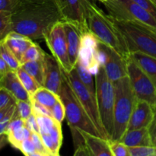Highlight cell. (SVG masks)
<instances>
[{
    "mask_svg": "<svg viewBox=\"0 0 156 156\" xmlns=\"http://www.w3.org/2000/svg\"><path fill=\"white\" fill-rule=\"evenodd\" d=\"M2 42L15 55L20 63L26 50L34 44L33 40L13 30L5 37Z\"/></svg>",
    "mask_w": 156,
    "mask_h": 156,
    "instance_id": "d6986e66",
    "label": "cell"
},
{
    "mask_svg": "<svg viewBox=\"0 0 156 156\" xmlns=\"http://www.w3.org/2000/svg\"><path fill=\"white\" fill-rule=\"evenodd\" d=\"M30 139L32 140L33 143H34L35 147H36L37 151L39 153L40 156H51L49 151L47 150V147L44 145L40 133H32Z\"/></svg>",
    "mask_w": 156,
    "mask_h": 156,
    "instance_id": "e575fe53",
    "label": "cell"
},
{
    "mask_svg": "<svg viewBox=\"0 0 156 156\" xmlns=\"http://www.w3.org/2000/svg\"><path fill=\"white\" fill-rule=\"evenodd\" d=\"M155 146L156 147V136H155Z\"/></svg>",
    "mask_w": 156,
    "mask_h": 156,
    "instance_id": "681fc988",
    "label": "cell"
},
{
    "mask_svg": "<svg viewBox=\"0 0 156 156\" xmlns=\"http://www.w3.org/2000/svg\"><path fill=\"white\" fill-rule=\"evenodd\" d=\"M154 109V117L153 120H152V123H151L150 126L149 127V133L152 136V141H153L154 146H155V136H156V105L153 107Z\"/></svg>",
    "mask_w": 156,
    "mask_h": 156,
    "instance_id": "7bdbcfd3",
    "label": "cell"
},
{
    "mask_svg": "<svg viewBox=\"0 0 156 156\" xmlns=\"http://www.w3.org/2000/svg\"><path fill=\"white\" fill-rule=\"evenodd\" d=\"M141 7L150 12L156 18V3L152 0H133Z\"/></svg>",
    "mask_w": 156,
    "mask_h": 156,
    "instance_id": "60d3db41",
    "label": "cell"
},
{
    "mask_svg": "<svg viewBox=\"0 0 156 156\" xmlns=\"http://www.w3.org/2000/svg\"><path fill=\"white\" fill-rule=\"evenodd\" d=\"M99 46L105 53L103 66L108 79L114 82L127 76L126 59L111 47L100 42Z\"/></svg>",
    "mask_w": 156,
    "mask_h": 156,
    "instance_id": "5bb4252c",
    "label": "cell"
},
{
    "mask_svg": "<svg viewBox=\"0 0 156 156\" xmlns=\"http://www.w3.org/2000/svg\"><path fill=\"white\" fill-rule=\"evenodd\" d=\"M45 54L46 53L43 50V49L37 44L34 42V44L24 53V56L21 59V65L24 62H28V61L44 59Z\"/></svg>",
    "mask_w": 156,
    "mask_h": 156,
    "instance_id": "f1b7e54d",
    "label": "cell"
},
{
    "mask_svg": "<svg viewBox=\"0 0 156 156\" xmlns=\"http://www.w3.org/2000/svg\"><path fill=\"white\" fill-rule=\"evenodd\" d=\"M21 2H34V3H39L44 2L50 1V0H21Z\"/></svg>",
    "mask_w": 156,
    "mask_h": 156,
    "instance_id": "7dc6e473",
    "label": "cell"
},
{
    "mask_svg": "<svg viewBox=\"0 0 156 156\" xmlns=\"http://www.w3.org/2000/svg\"><path fill=\"white\" fill-rule=\"evenodd\" d=\"M32 105V110H33V114L34 116H49V117H52V111L51 109L47 108V107L44 106L41 104L38 103L36 101L30 100Z\"/></svg>",
    "mask_w": 156,
    "mask_h": 156,
    "instance_id": "8d00e7d4",
    "label": "cell"
},
{
    "mask_svg": "<svg viewBox=\"0 0 156 156\" xmlns=\"http://www.w3.org/2000/svg\"><path fill=\"white\" fill-rule=\"evenodd\" d=\"M30 100L36 101L38 103L51 109L59 100V96L48 88L41 86L30 97Z\"/></svg>",
    "mask_w": 156,
    "mask_h": 156,
    "instance_id": "7402d4cb",
    "label": "cell"
},
{
    "mask_svg": "<svg viewBox=\"0 0 156 156\" xmlns=\"http://www.w3.org/2000/svg\"><path fill=\"white\" fill-rule=\"evenodd\" d=\"M62 75L63 79L58 95L65 106L66 117L69 128H78L93 135L102 137L76 97L63 71Z\"/></svg>",
    "mask_w": 156,
    "mask_h": 156,
    "instance_id": "5b68a950",
    "label": "cell"
},
{
    "mask_svg": "<svg viewBox=\"0 0 156 156\" xmlns=\"http://www.w3.org/2000/svg\"><path fill=\"white\" fill-rule=\"evenodd\" d=\"M78 73L81 82L85 85L87 88L91 91V94L96 98V85L95 78L94 75L79 61H77L74 67Z\"/></svg>",
    "mask_w": 156,
    "mask_h": 156,
    "instance_id": "d4e9b609",
    "label": "cell"
},
{
    "mask_svg": "<svg viewBox=\"0 0 156 156\" xmlns=\"http://www.w3.org/2000/svg\"><path fill=\"white\" fill-rule=\"evenodd\" d=\"M21 66L41 86L44 85V59L28 61L21 64Z\"/></svg>",
    "mask_w": 156,
    "mask_h": 156,
    "instance_id": "cb8c5ba5",
    "label": "cell"
},
{
    "mask_svg": "<svg viewBox=\"0 0 156 156\" xmlns=\"http://www.w3.org/2000/svg\"><path fill=\"white\" fill-rule=\"evenodd\" d=\"M99 42L90 32L82 34L78 61L85 66L94 76L101 66L99 59Z\"/></svg>",
    "mask_w": 156,
    "mask_h": 156,
    "instance_id": "7c38bea8",
    "label": "cell"
},
{
    "mask_svg": "<svg viewBox=\"0 0 156 156\" xmlns=\"http://www.w3.org/2000/svg\"><path fill=\"white\" fill-rule=\"evenodd\" d=\"M98 1H99V2H101L104 3V2H105L108 1V0H98Z\"/></svg>",
    "mask_w": 156,
    "mask_h": 156,
    "instance_id": "c3c4849f",
    "label": "cell"
},
{
    "mask_svg": "<svg viewBox=\"0 0 156 156\" xmlns=\"http://www.w3.org/2000/svg\"><path fill=\"white\" fill-rule=\"evenodd\" d=\"M110 141L112 156H129V147L120 141Z\"/></svg>",
    "mask_w": 156,
    "mask_h": 156,
    "instance_id": "d6a6232c",
    "label": "cell"
},
{
    "mask_svg": "<svg viewBox=\"0 0 156 156\" xmlns=\"http://www.w3.org/2000/svg\"><path fill=\"white\" fill-rule=\"evenodd\" d=\"M12 31V13L0 10V41Z\"/></svg>",
    "mask_w": 156,
    "mask_h": 156,
    "instance_id": "4dcf8cb0",
    "label": "cell"
},
{
    "mask_svg": "<svg viewBox=\"0 0 156 156\" xmlns=\"http://www.w3.org/2000/svg\"><path fill=\"white\" fill-rule=\"evenodd\" d=\"M40 128V135L51 156L59 155L62 143L61 123L49 116H35Z\"/></svg>",
    "mask_w": 156,
    "mask_h": 156,
    "instance_id": "8fae6325",
    "label": "cell"
},
{
    "mask_svg": "<svg viewBox=\"0 0 156 156\" xmlns=\"http://www.w3.org/2000/svg\"><path fill=\"white\" fill-rule=\"evenodd\" d=\"M63 75L59 62L53 55L46 53L44 56V79L43 86L56 94H59Z\"/></svg>",
    "mask_w": 156,
    "mask_h": 156,
    "instance_id": "9a60e30c",
    "label": "cell"
},
{
    "mask_svg": "<svg viewBox=\"0 0 156 156\" xmlns=\"http://www.w3.org/2000/svg\"><path fill=\"white\" fill-rule=\"evenodd\" d=\"M24 121H25V126L27 129H30L32 133H40L39 125H38L37 120L34 114H32Z\"/></svg>",
    "mask_w": 156,
    "mask_h": 156,
    "instance_id": "b9f144b4",
    "label": "cell"
},
{
    "mask_svg": "<svg viewBox=\"0 0 156 156\" xmlns=\"http://www.w3.org/2000/svg\"><path fill=\"white\" fill-rule=\"evenodd\" d=\"M21 2V0H0V10L13 13Z\"/></svg>",
    "mask_w": 156,
    "mask_h": 156,
    "instance_id": "74e56055",
    "label": "cell"
},
{
    "mask_svg": "<svg viewBox=\"0 0 156 156\" xmlns=\"http://www.w3.org/2000/svg\"><path fill=\"white\" fill-rule=\"evenodd\" d=\"M115 102L114 110V131L111 141H119L127 130L137 98L128 76L114 82Z\"/></svg>",
    "mask_w": 156,
    "mask_h": 156,
    "instance_id": "3957f363",
    "label": "cell"
},
{
    "mask_svg": "<svg viewBox=\"0 0 156 156\" xmlns=\"http://www.w3.org/2000/svg\"><path fill=\"white\" fill-rule=\"evenodd\" d=\"M1 41H0V44H1Z\"/></svg>",
    "mask_w": 156,
    "mask_h": 156,
    "instance_id": "816d5d0a",
    "label": "cell"
},
{
    "mask_svg": "<svg viewBox=\"0 0 156 156\" xmlns=\"http://www.w3.org/2000/svg\"><path fill=\"white\" fill-rule=\"evenodd\" d=\"M0 56L7 62L12 71H16L21 66V63L15 57V55L11 52V50L8 48L7 46L2 42V41H1V44H0Z\"/></svg>",
    "mask_w": 156,
    "mask_h": 156,
    "instance_id": "f546056e",
    "label": "cell"
},
{
    "mask_svg": "<svg viewBox=\"0 0 156 156\" xmlns=\"http://www.w3.org/2000/svg\"><path fill=\"white\" fill-rule=\"evenodd\" d=\"M108 15L120 21L138 23L156 29V18L133 0H108L103 3Z\"/></svg>",
    "mask_w": 156,
    "mask_h": 156,
    "instance_id": "52a82bcc",
    "label": "cell"
},
{
    "mask_svg": "<svg viewBox=\"0 0 156 156\" xmlns=\"http://www.w3.org/2000/svg\"><path fill=\"white\" fill-rule=\"evenodd\" d=\"M129 156H156L155 146L129 147Z\"/></svg>",
    "mask_w": 156,
    "mask_h": 156,
    "instance_id": "1f68e13d",
    "label": "cell"
},
{
    "mask_svg": "<svg viewBox=\"0 0 156 156\" xmlns=\"http://www.w3.org/2000/svg\"><path fill=\"white\" fill-rule=\"evenodd\" d=\"M80 132L91 156H112L109 140L93 135L82 129H80Z\"/></svg>",
    "mask_w": 156,
    "mask_h": 156,
    "instance_id": "ffe728a7",
    "label": "cell"
},
{
    "mask_svg": "<svg viewBox=\"0 0 156 156\" xmlns=\"http://www.w3.org/2000/svg\"><path fill=\"white\" fill-rule=\"evenodd\" d=\"M8 143H9L6 133L0 134V150H1L2 148H4Z\"/></svg>",
    "mask_w": 156,
    "mask_h": 156,
    "instance_id": "bcb514c9",
    "label": "cell"
},
{
    "mask_svg": "<svg viewBox=\"0 0 156 156\" xmlns=\"http://www.w3.org/2000/svg\"><path fill=\"white\" fill-rule=\"evenodd\" d=\"M33 114L31 101H16L13 118H21L25 120Z\"/></svg>",
    "mask_w": 156,
    "mask_h": 156,
    "instance_id": "83f0119b",
    "label": "cell"
},
{
    "mask_svg": "<svg viewBox=\"0 0 156 156\" xmlns=\"http://www.w3.org/2000/svg\"><path fill=\"white\" fill-rule=\"evenodd\" d=\"M119 141L128 147L133 146H155L149 128L126 130Z\"/></svg>",
    "mask_w": 156,
    "mask_h": 156,
    "instance_id": "44dd1931",
    "label": "cell"
},
{
    "mask_svg": "<svg viewBox=\"0 0 156 156\" xmlns=\"http://www.w3.org/2000/svg\"><path fill=\"white\" fill-rule=\"evenodd\" d=\"M63 20L59 0L39 3L21 2L12 13V30L33 41L44 39L51 27Z\"/></svg>",
    "mask_w": 156,
    "mask_h": 156,
    "instance_id": "6da1fadb",
    "label": "cell"
},
{
    "mask_svg": "<svg viewBox=\"0 0 156 156\" xmlns=\"http://www.w3.org/2000/svg\"><path fill=\"white\" fill-rule=\"evenodd\" d=\"M15 72H16L20 81L21 82L22 85H24L25 89L27 90V92L29 93L30 97L34 94L35 91L40 87H41L30 75H29L24 69L21 68V66H20Z\"/></svg>",
    "mask_w": 156,
    "mask_h": 156,
    "instance_id": "4316f807",
    "label": "cell"
},
{
    "mask_svg": "<svg viewBox=\"0 0 156 156\" xmlns=\"http://www.w3.org/2000/svg\"><path fill=\"white\" fill-rule=\"evenodd\" d=\"M88 26L90 33L99 42L112 48L126 59L129 57L130 53L124 38L113 18L100 9L94 0L88 5Z\"/></svg>",
    "mask_w": 156,
    "mask_h": 156,
    "instance_id": "7a4b0ae2",
    "label": "cell"
},
{
    "mask_svg": "<svg viewBox=\"0 0 156 156\" xmlns=\"http://www.w3.org/2000/svg\"><path fill=\"white\" fill-rule=\"evenodd\" d=\"M62 71H63L65 76H66L69 83L71 85L72 88L76 94L77 98L79 99V102L83 107L85 111H86L88 115L89 116L90 119L93 122L94 126H96L98 130L99 131L101 136L103 138L108 139L106 133H105L103 125L101 123L100 115H99L96 98L81 82L76 69L73 68L69 73H66L64 70H62Z\"/></svg>",
    "mask_w": 156,
    "mask_h": 156,
    "instance_id": "9c48e42d",
    "label": "cell"
},
{
    "mask_svg": "<svg viewBox=\"0 0 156 156\" xmlns=\"http://www.w3.org/2000/svg\"><path fill=\"white\" fill-rule=\"evenodd\" d=\"M94 78L99 115L108 139L111 140L114 131V110L115 102L114 82L108 78L103 66L100 67Z\"/></svg>",
    "mask_w": 156,
    "mask_h": 156,
    "instance_id": "8992f818",
    "label": "cell"
},
{
    "mask_svg": "<svg viewBox=\"0 0 156 156\" xmlns=\"http://www.w3.org/2000/svg\"><path fill=\"white\" fill-rule=\"evenodd\" d=\"M32 132L27 129L25 126L18 129H14L6 133L9 140V143L15 149H18L21 143L24 140L30 138Z\"/></svg>",
    "mask_w": 156,
    "mask_h": 156,
    "instance_id": "484cf974",
    "label": "cell"
},
{
    "mask_svg": "<svg viewBox=\"0 0 156 156\" xmlns=\"http://www.w3.org/2000/svg\"><path fill=\"white\" fill-rule=\"evenodd\" d=\"M127 76L135 95L139 100L146 101L152 107L156 105V86L148 73L129 55L126 59Z\"/></svg>",
    "mask_w": 156,
    "mask_h": 156,
    "instance_id": "ba28073f",
    "label": "cell"
},
{
    "mask_svg": "<svg viewBox=\"0 0 156 156\" xmlns=\"http://www.w3.org/2000/svg\"><path fill=\"white\" fill-rule=\"evenodd\" d=\"M10 70H12L10 69V67L9 66V65L7 64V62L3 59V58L0 56V78L2 77L5 73H7L8 72H9Z\"/></svg>",
    "mask_w": 156,
    "mask_h": 156,
    "instance_id": "ee69618b",
    "label": "cell"
},
{
    "mask_svg": "<svg viewBox=\"0 0 156 156\" xmlns=\"http://www.w3.org/2000/svg\"><path fill=\"white\" fill-rule=\"evenodd\" d=\"M18 150L21 151L26 156H40L35 147L34 143L30 138L24 140L20 145Z\"/></svg>",
    "mask_w": 156,
    "mask_h": 156,
    "instance_id": "836d02e7",
    "label": "cell"
},
{
    "mask_svg": "<svg viewBox=\"0 0 156 156\" xmlns=\"http://www.w3.org/2000/svg\"><path fill=\"white\" fill-rule=\"evenodd\" d=\"M15 102H16V101L12 102V103L9 104V105H8L7 106L5 107V108H2V109H0V121H1V120H2L3 118H4L6 114H7V113L9 112V110H10V108H12V105H15Z\"/></svg>",
    "mask_w": 156,
    "mask_h": 156,
    "instance_id": "f6af8a7d",
    "label": "cell"
},
{
    "mask_svg": "<svg viewBox=\"0 0 156 156\" xmlns=\"http://www.w3.org/2000/svg\"><path fill=\"white\" fill-rule=\"evenodd\" d=\"M0 88L9 91L16 101H30V95L22 85L15 71L10 70L0 78Z\"/></svg>",
    "mask_w": 156,
    "mask_h": 156,
    "instance_id": "ac0fdd59",
    "label": "cell"
},
{
    "mask_svg": "<svg viewBox=\"0 0 156 156\" xmlns=\"http://www.w3.org/2000/svg\"><path fill=\"white\" fill-rule=\"evenodd\" d=\"M153 107L146 101L137 99L128 123L127 130L149 128L153 120Z\"/></svg>",
    "mask_w": 156,
    "mask_h": 156,
    "instance_id": "2e32d148",
    "label": "cell"
},
{
    "mask_svg": "<svg viewBox=\"0 0 156 156\" xmlns=\"http://www.w3.org/2000/svg\"><path fill=\"white\" fill-rule=\"evenodd\" d=\"M16 101L15 98L8 91L2 88H0V109L7 106L12 102Z\"/></svg>",
    "mask_w": 156,
    "mask_h": 156,
    "instance_id": "ab89813d",
    "label": "cell"
},
{
    "mask_svg": "<svg viewBox=\"0 0 156 156\" xmlns=\"http://www.w3.org/2000/svg\"><path fill=\"white\" fill-rule=\"evenodd\" d=\"M152 1H153L154 2H155V3H156V0H152Z\"/></svg>",
    "mask_w": 156,
    "mask_h": 156,
    "instance_id": "f907efd6",
    "label": "cell"
},
{
    "mask_svg": "<svg viewBox=\"0 0 156 156\" xmlns=\"http://www.w3.org/2000/svg\"><path fill=\"white\" fill-rule=\"evenodd\" d=\"M132 57L148 73L156 86V59L143 53L135 52L130 53Z\"/></svg>",
    "mask_w": 156,
    "mask_h": 156,
    "instance_id": "603a6c76",
    "label": "cell"
},
{
    "mask_svg": "<svg viewBox=\"0 0 156 156\" xmlns=\"http://www.w3.org/2000/svg\"><path fill=\"white\" fill-rule=\"evenodd\" d=\"M52 117L59 123H62V122L65 120L66 117V110L65 106L62 101L59 100L54 105V106L51 108Z\"/></svg>",
    "mask_w": 156,
    "mask_h": 156,
    "instance_id": "d590c367",
    "label": "cell"
},
{
    "mask_svg": "<svg viewBox=\"0 0 156 156\" xmlns=\"http://www.w3.org/2000/svg\"><path fill=\"white\" fill-rule=\"evenodd\" d=\"M47 47L61 69L69 73L73 69L69 56L68 46L62 21H58L51 27L44 38Z\"/></svg>",
    "mask_w": 156,
    "mask_h": 156,
    "instance_id": "30bf717a",
    "label": "cell"
},
{
    "mask_svg": "<svg viewBox=\"0 0 156 156\" xmlns=\"http://www.w3.org/2000/svg\"><path fill=\"white\" fill-rule=\"evenodd\" d=\"M113 20L123 35L129 53L139 52L156 59L155 28L138 23Z\"/></svg>",
    "mask_w": 156,
    "mask_h": 156,
    "instance_id": "277c9868",
    "label": "cell"
},
{
    "mask_svg": "<svg viewBox=\"0 0 156 156\" xmlns=\"http://www.w3.org/2000/svg\"><path fill=\"white\" fill-rule=\"evenodd\" d=\"M16 103V102H15ZM15 104L12 106V108H10V110L9 111V112L7 113L5 116L4 118L0 121V134L5 133L6 130H7V128L9 126V123H10L11 120H12V117H13L14 112H15Z\"/></svg>",
    "mask_w": 156,
    "mask_h": 156,
    "instance_id": "f35d334b",
    "label": "cell"
},
{
    "mask_svg": "<svg viewBox=\"0 0 156 156\" xmlns=\"http://www.w3.org/2000/svg\"><path fill=\"white\" fill-rule=\"evenodd\" d=\"M62 22L66 37L70 62L74 68L78 61L79 50L82 44V34L84 33L80 27L75 23L69 21H62Z\"/></svg>",
    "mask_w": 156,
    "mask_h": 156,
    "instance_id": "e0dca14e",
    "label": "cell"
},
{
    "mask_svg": "<svg viewBox=\"0 0 156 156\" xmlns=\"http://www.w3.org/2000/svg\"><path fill=\"white\" fill-rule=\"evenodd\" d=\"M63 21L77 24L84 34L89 32L88 26V5L91 0H59Z\"/></svg>",
    "mask_w": 156,
    "mask_h": 156,
    "instance_id": "4fadbf2b",
    "label": "cell"
}]
</instances>
